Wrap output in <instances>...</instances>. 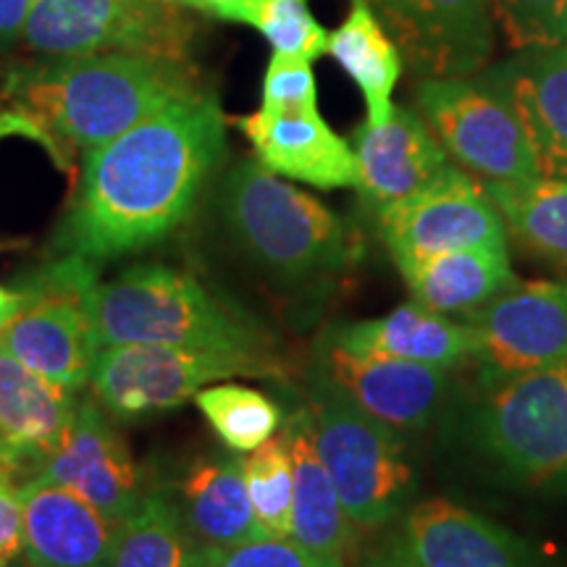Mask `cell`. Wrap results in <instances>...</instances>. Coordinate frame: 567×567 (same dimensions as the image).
I'll list each match as a JSON object with an SVG mask.
<instances>
[{"label": "cell", "mask_w": 567, "mask_h": 567, "mask_svg": "<svg viewBox=\"0 0 567 567\" xmlns=\"http://www.w3.org/2000/svg\"><path fill=\"white\" fill-rule=\"evenodd\" d=\"M423 80L471 76L494 48L492 0H368Z\"/></svg>", "instance_id": "obj_15"}, {"label": "cell", "mask_w": 567, "mask_h": 567, "mask_svg": "<svg viewBox=\"0 0 567 567\" xmlns=\"http://www.w3.org/2000/svg\"><path fill=\"white\" fill-rule=\"evenodd\" d=\"M492 11L517 53L567 42V0H492Z\"/></svg>", "instance_id": "obj_32"}, {"label": "cell", "mask_w": 567, "mask_h": 567, "mask_svg": "<svg viewBox=\"0 0 567 567\" xmlns=\"http://www.w3.org/2000/svg\"><path fill=\"white\" fill-rule=\"evenodd\" d=\"M195 567H344V563L316 555L295 538L264 536L231 547H195Z\"/></svg>", "instance_id": "obj_33"}, {"label": "cell", "mask_w": 567, "mask_h": 567, "mask_svg": "<svg viewBox=\"0 0 567 567\" xmlns=\"http://www.w3.org/2000/svg\"><path fill=\"white\" fill-rule=\"evenodd\" d=\"M174 505L197 547H231L264 538L247 496L243 460H197L176 486Z\"/></svg>", "instance_id": "obj_23"}, {"label": "cell", "mask_w": 567, "mask_h": 567, "mask_svg": "<svg viewBox=\"0 0 567 567\" xmlns=\"http://www.w3.org/2000/svg\"><path fill=\"white\" fill-rule=\"evenodd\" d=\"M80 392L55 384L0 347V455L17 476L32 471L66 434Z\"/></svg>", "instance_id": "obj_21"}, {"label": "cell", "mask_w": 567, "mask_h": 567, "mask_svg": "<svg viewBox=\"0 0 567 567\" xmlns=\"http://www.w3.org/2000/svg\"><path fill=\"white\" fill-rule=\"evenodd\" d=\"M97 264L80 255L42 266L19 284V308L0 329V347L55 384L82 392L95 363Z\"/></svg>", "instance_id": "obj_6"}, {"label": "cell", "mask_w": 567, "mask_h": 567, "mask_svg": "<svg viewBox=\"0 0 567 567\" xmlns=\"http://www.w3.org/2000/svg\"><path fill=\"white\" fill-rule=\"evenodd\" d=\"M32 476L82 496L113 526L130 520L147 496L130 444L92 396L80 400L66 434L40 460Z\"/></svg>", "instance_id": "obj_13"}, {"label": "cell", "mask_w": 567, "mask_h": 567, "mask_svg": "<svg viewBox=\"0 0 567 567\" xmlns=\"http://www.w3.org/2000/svg\"><path fill=\"white\" fill-rule=\"evenodd\" d=\"M19 308V289H6L0 287V329L11 321L13 313Z\"/></svg>", "instance_id": "obj_38"}, {"label": "cell", "mask_w": 567, "mask_h": 567, "mask_svg": "<svg viewBox=\"0 0 567 567\" xmlns=\"http://www.w3.org/2000/svg\"><path fill=\"white\" fill-rule=\"evenodd\" d=\"M292 455V528L289 538L321 557L342 559L352 544V523L316 450L308 410H297L281 425Z\"/></svg>", "instance_id": "obj_24"}, {"label": "cell", "mask_w": 567, "mask_h": 567, "mask_svg": "<svg viewBox=\"0 0 567 567\" xmlns=\"http://www.w3.org/2000/svg\"><path fill=\"white\" fill-rule=\"evenodd\" d=\"M326 53L347 71L365 97V122H384L392 113V92L402 76V53L368 0H352L350 13L329 32Z\"/></svg>", "instance_id": "obj_26"}, {"label": "cell", "mask_w": 567, "mask_h": 567, "mask_svg": "<svg viewBox=\"0 0 567 567\" xmlns=\"http://www.w3.org/2000/svg\"><path fill=\"white\" fill-rule=\"evenodd\" d=\"M195 405L224 446L231 452H252L284 425L281 408L260 389L218 381L195 394Z\"/></svg>", "instance_id": "obj_30"}, {"label": "cell", "mask_w": 567, "mask_h": 567, "mask_svg": "<svg viewBox=\"0 0 567 567\" xmlns=\"http://www.w3.org/2000/svg\"><path fill=\"white\" fill-rule=\"evenodd\" d=\"M465 321L481 381L567 365V281H515Z\"/></svg>", "instance_id": "obj_11"}, {"label": "cell", "mask_w": 567, "mask_h": 567, "mask_svg": "<svg viewBox=\"0 0 567 567\" xmlns=\"http://www.w3.org/2000/svg\"><path fill=\"white\" fill-rule=\"evenodd\" d=\"M224 147L226 118L205 90L92 147L59 234L63 252L97 264L161 243L193 213Z\"/></svg>", "instance_id": "obj_1"}, {"label": "cell", "mask_w": 567, "mask_h": 567, "mask_svg": "<svg viewBox=\"0 0 567 567\" xmlns=\"http://www.w3.org/2000/svg\"><path fill=\"white\" fill-rule=\"evenodd\" d=\"M252 145L255 161L284 179L318 189L358 187V163L347 140L323 122L321 111L268 113L255 111L234 118Z\"/></svg>", "instance_id": "obj_20"}, {"label": "cell", "mask_w": 567, "mask_h": 567, "mask_svg": "<svg viewBox=\"0 0 567 567\" xmlns=\"http://www.w3.org/2000/svg\"><path fill=\"white\" fill-rule=\"evenodd\" d=\"M187 40L176 0H34L21 34L40 59L147 53L187 61Z\"/></svg>", "instance_id": "obj_9"}, {"label": "cell", "mask_w": 567, "mask_h": 567, "mask_svg": "<svg viewBox=\"0 0 567 567\" xmlns=\"http://www.w3.org/2000/svg\"><path fill=\"white\" fill-rule=\"evenodd\" d=\"M415 103L446 155L465 172L484 182L542 176L513 109L484 80H423Z\"/></svg>", "instance_id": "obj_10"}, {"label": "cell", "mask_w": 567, "mask_h": 567, "mask_svg": "<svg viewBox=\"0 0 567 567\" xmlns=\"http://www.w3.org/2000/svg\"><path fill=\"white\" fill-rule=\"evenodd\" d=\"M193 536L166 494H147L118 526L113 567H195Z\"/></svg>", "instance_id": "obj_29"}, {"label": "cell", "mask_w": 567, "mask_h": 567, "mask_svg": "<svg viewBox=\"0 0 567 567\" xmlns=\"http://www.w3.org/2000/svg\"><path fill=\"white\" fill-rule=\"evenodd\" d=\"M396 268L413 302L442 316L473 313L517 281L507 247H463Z\"/></svg>", "instance_id": "obj_25"}, {"label": "cell", "mask_w": 567, "mask_h": 567, "mask_svg": "<svg viewBox=\"0 0 567 567\" xmlns=\"http://www.w3.org/2000/svg\"><path fill=\"white\" fill-rule=\"evenodd\" d=\"M481 384L471 421L481 455L517 484H567V365Z\"/></svg>", "instance_id": "obj_7"}, {"label": "cell", "mask_w": 567, "mask_h": 567, "mask_svg": "<svg viewBox=\"0 0 567 567\" xmlns=\"http://www.w3.org/2000/svg\"><path fill=\"white\" fill-rule=\"evenodd\" d=\"M200 90L187 61L147 53H95L45 59L6 74L3 97L30 116L63 151H92Z\"/></svg>", "instance_id": "obj_2"}, {"label": "cell", "mask_w": 567, "mask_h": 567, "mask_svg": "<svg viewBox=\"0 0 567 567\" xmlns=\"http://www.w3.org/2000/svg\"><path fill=\"white\" fill-rule=\"evenodd\" d=\"M363 567H405V565H400V563H394V559H389L384 551H381V555H375L371 563H365Z\"/></svg>", "instance_id": "obj_39"}, {"label": "cell", "mask_w": 567, "mask_h": 567, "mask_svg": "<svg viewBox=\"0 0 567 567\" xmlns=\"http://www.w3.org/2000/svg\"><path fill=\"white\" fill-rule=\"evenodd\" d=\"M505 229L538 258L567 268V179L528 176L513 182H484Z\"/></svg>", "instance_id": "obj_27"}, {"label": "cell", "mask_w": 567, "mask_h": 567, "mask_svg": "<svg viewBox=\"0 0 567 567\" xmlns=\"http://www.w3.org/2000/svg\"><path fill=\"white\" fill-rule=\"evenodd\" d=\"M305 410L318 455L352 526L373 530L405 513L415 476L402 434L354 408L318 371Z\"/></svg>", "instance_id": "obj_5"}, {"label": "cell", "mask_w": 567, "mask_h": 567, "mask_svg": "<svg viewBox=\"0 0 567 567\" xmlns=\"http://www.w3.org/2000/svg\"><path fill=\"white\" fill-rule=\"evenodd\" d=\"M384 555L405 567H549L526 538L442 496L405 513Z\"/></svg>", "instance_id": "obj_16"}, {"label": "cell", "mask_w": 567, "mask_h": 567, "mask_svg": "<svg viewBox=\"0 0 567 567\" xmlns=\"http://www.w3.org/2000/svg\"><path fill=\"white\" fill-rule=\"evenodd\" d=\"M27 567H113L118 526L40 476L21 481Z\"/></svg>", "instance_id": "obj_19"}, {"label": "cell", "mask_w": 567, "mask_h": 567, "mask_svg": "<svg viewBox=\"0 0 567 567\" xmlns=\"http://www.w3.org/2000/svg\"><path fill=\"white\" fill-rule=\"evenodd\" d=\"M520 122L538 174L567 179V42L520 51L481 74Z\"/></svg>", "instance_id": "obj_18"}, {"label": "cell", "mask_w": 567, "mask_h": 567, "mask_svg": "<svg viewBox=\"0 0 567 567\" xmlns=\"http://www.w3.org/2000/svg\"><path fill=\"white\" fill-rule=\"evenodd\" d=\"M34 0H0V51L21 42Z\"/></svg>", "instance_id": "obj_36"}, {"label": "cell", "mask_w": 567, "mask_h": 567, "mask_svg": "<svg viewBox=\"0 0 567 567\" xmlns=\"http://www.w3.org/2000/svg\"><path fill=\"white\" fill-rule=\"evenodd\" d=\"M313 61L297 55L274 53L264 74L260 111L268 113H302L318 111V84Z\"/></svg>", "instance_id": "obj_34"}, {"label": "cell", "mask_w": 567, "mask_h": 567, "mask_svg": "<svg viewBox=\"0 0 567 567\" xmlns=\"http://www.w3.org/2000/svg\"><path fill=\"white\" fill-rule=\"evenodd\" d=\"M396 266L463 247H507V229L484 184L455 166L408 200L375 210Z\"/></svg>", "instance_id": "obj_12"}, {"label": "cell", "mask_w": 567, "mask_h": 567, "mask_svg": "<svg viewBox=\"0 0 567 567\" xmlns=\"http://www.w3.org/2000/svg\"><path fill=\"white\" fill-rule=\"evenodd\" d=\"M17 478L11 467L0 465V567L24 559V505Z\"/></svg>", "instance_id": "obj_35"}, {"label": "cell", "mask_w": 567, "mask_h": 567, "mask_svg": "<svg viewBox=\"0 0 567 567\" xmlns=\"http://www.w3.org/2000/svg\"><path fill=\"white\" fill-rule=\"evenodd\" d=\"M182 9L237 21L258 30L274 53L316 61L329 48V32L308 9V0H176Z\"/></svg>", "instance_id": "obj_28"}, {"label": "cell", "mask_w": 567, "mask_h": 567, "mask_svg": "<svg viewBox=\"0 0 567 567\" xmlns=\"http://www.w3.org/2000/svg\"><path fill=\"white\" fill-rule=\"evenodd\" d=\"M0 465H3V455H0ZM6 467H9V465H6Z\"/></svg>", "instance_id": "obj_40"}, {"label": "cell", "mask_w": 567, "mask_h": 567, "mask_svg": "<svg viewBox=\"0 0 567 567\" xmlns=\"http://www.w3.org/2000/svg\"><path fill=\"white\" fill-rule=\"evenodd\" d=\"M252 513L264 536L289 538L292 528V455L284 431L243 457Z\"/></svg>", "instance_id": "obj_31"}, {"label": "cell", "mask_w": 567, "mask_h": 567, "mask_svg": "<svg viewBox=\"0 0 567 567\" xmlns=\"http://www.w3.org/2000/svg\"><path fill=\"white\" fill-rule=\"evenodd\" d=\"M316 371L354 408L396 434L429 429L450 392L444 368L350 350L329 334L318 342Z\"/></svg>", "instance_id": "obj_14"}, {"label": "cell", "mask_w": 567, "mask_h": 567, "mask_svg": "<svg viewBox=\"0 0 567 567\" xmlns=\"http://www.w3.org/2000/svg\"><path fill=\"white\" fill-rule=\"evenodd\" d=\"M271 354L197 350L174 344H113L95 354L90 396L116 421H140L182 408L200 389L231 379H279Z\"/></svg>", "instance_id": "obj_8"}, {"label": "cell", "mask_w": 567, "mask_h": 567, "mask_svg": "<svg viewBox=\"0 0 567 567\" xmlns=\"http://www.w3.org/2000/svg\"><path fill=\"white\" fill-rule=\"evenodd\" d=\"M221 210L243 250L279 279L337 274L352 258V237L342 218L258 161L231 168Z\"/></svg>", "instance_id": "obj_4"}, {"label": "cell", "mask_w": 567, "mask_h": 567, "mask_svg": "<svg viewBox=\"0 0 567 567\" xmlns=\"http://www.w3.org/2000/svg\"><path fill=\"white\" fill-rule=\"evenodd\" d=\"M9 137H27L32 142H40V145L53 155V145H51V140H48V134L42 132L30 116H24L21 111H13V109L0 111V142L9 140Z\"/></svg>", "instance_id": "obj_37"}, {"label": "cell", "mask_w": 567, "mask_h": 567, "mask_svg": "<svg viewBox=\"0 0 567 567\" xmlns=\"http://www.w3.org/2000/svg\"><path fill=\"white\" fill-rule=\"evenodd\" d=\"M329 337L350 350L389 354L444 371H452L476 354V334L471 323H457L452 316L434 313L417 302L400 305L392 313L371 321L334 326Z\"/></svg>", "instance_id": "obj_22"}, {"label": "cell", "mask_w": 567, "mask_h": 567, "mask_svg": "<svg viewBox=\"0 0 567 567\" xmlns=\"http://www.w3.org/2000/svg\"><path fill=\"white\" fill-rule=\"evenodd\" d=\"M97 347L174 344L271 354V334L195 276L161 264L126 268L95 295Z\"/></svg>", "instance_id": "obj_3"}, {"label": "cell", "mask_w": 567, "mask_h": 567, "mask_svg": "<svg viewBox=\"0 0 567 567\" xmlns=\"http://www.w3.org/2000/svg\"><path fill=\"white\" fill-rule=\"evenodd\" d=\"M358 187L373 210L408 200L455 168L421 113L394 105L384 122H365L354 132Z\"/></svg>", "instance_id": "obj_17"}]
</instances>
